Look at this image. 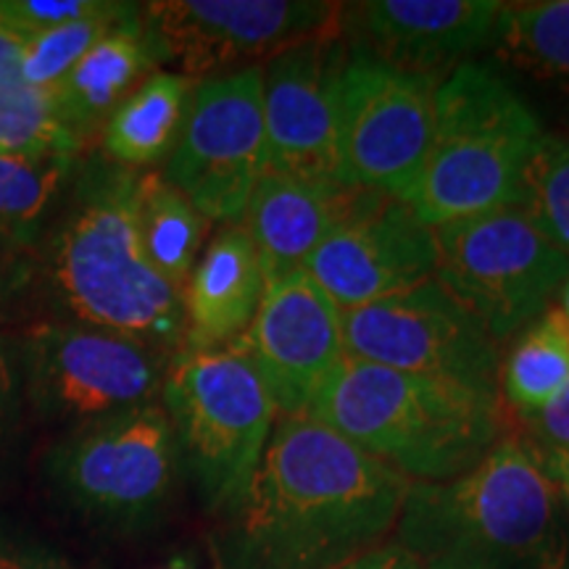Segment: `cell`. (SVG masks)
Here are the masks:
<instances>
[{
    "mask_svg": "<svg viewBox=\"0 0 569 569\" xmlns=\"http://www.w3.org/2000/svg\"><path fill=\"white\" fill-rule=\"evenodd\" d=\"M336 569H422V565L398 543H382Z\"/></svg>",
    "mask_w": 569,
    "mask_h": 569,
    "instance_id": "cell-33",
    "label": "cell"
},
{
    "mask_svg": "<svg viewBox=\"0 0 569 569\" xmlns=\"http://www.w3.org/2000/svg\"><path fill=\"white\" fill-rule=\"evenodd\" d=\"M0 243H6V240H0Z\"/></svg>",
    "mask_w": 569,
    "mask_h": 569,
    "instance_id": "cell-37",
    "label": "cell"
},
{
    "mask_svg": "<svg viewBox=\"0 0 569 569\" xmlns=\"http://www.w3.org/2000/svg\"><path fill=\"white\" fill-rule=\"evenodd\" d=\"M193 80L153 71L113 109L103 124V151L124 169H140L167 159L180 138Z\"/></svg>",
    "mask_w": 569,
    "mask_h": 569,
    "instance_id": "cell-21",
    "label": "cell"
},
{
    "mask_svg": "<svg viewBox=\"0 0 569 569\" xmlns=\"http://www.w3.org/2000/svg\"><path fill=\"white\" fill-rule=\"evenodd\" d=\"M440 80L353 51L340 82L338 177L353 190L407 196L436 130Z\"/></svg>",
    "mask_w": 569,
    "mask_h": 569,
    "instance_id": "cell-9",
    "label": "cell"
},
{
    "mask_svg": "<svg viewBox=\"0 0 569 569\" xmlns=\"http://www.w3.org/2000/svg\"><path fill=\"white\" fill-rule=\"evenodd\" d=\"M156 348L92 325H42L27 343V377L46 415L90 425L151 407L169 367Z\"/></svg>",
    "mask_w": 569,
    "mask_h": 569,
    "instance_id": "cell-13",
    "label": "cell"
},
{
    "mask_svg": "<svg viewBox=\"0 0 569 569\" xmlns=\"http://www.w3.org/2000/svg\"><path fill=\"white\" fill-rule=\"evenodd\" d=\"M11 403H13V377H11L9 359H6L3 348H0V427H3L6 417L11 415Z\"/></svg>",
    "mask_w": 569,
    "mask_h": 569,
    "instance_id": "cell-35",
    "label": "cell"
},
{
    "mask_svg": "<svg viewBox=\"0 0 569 569\" xmlns=\"http://www.w3.org/2000/svg\"><path fill=\"white\" fill-rule=\"evenodd\" d=\"M132 6L106 3L101 11L88 19L71 21L42 34H34L27 42L24 59H21V77L30 88L56 90L67 80V74L77 67V61L103 38L111 27L127 17Z\"/></svg>",
    "mask_w": 569,
    "mask_h": 569,
    "instance_id": "cell-27",
    "label": "cell"
},
{
    "mask_svg": "<svg viewBox=\"0 0 569 569\" xmlns=\"http://www.w3.org/2000/svg\"><path fill=\"white\" fill-rule=\"evenodd\" d=\"M343 11L361 51L411 74L436 77L496 40L503 3L493 0H372Z\"/></svg>",
    "mask_w": 569,
    "mask_h": 569,
    "instance_id": "cell-17",
    "label": "cell"
},
{
    "mask_svg": "<svg viewBox=\"0 0 569 569\" xmlns=\"http://www.w3.org/2000/svg\"><path fill=\"white\" fill-rule=\"evenodd\" d=\"M0 569H71L48 549L0 538Z\"/></svg>",
    "mask_w": 569,
    "mask_h": 569,
    "instance_id": "cell-32",
    "label": "cell"
},
{
    "mask_svg": "<svg viewBox=\"0 0 569 569\" xmlns=\"http://www.w3.org/2000/svg\"><path fill=\"white\" fill-rule=\"evenodd\" d=\"M528 443H530V440H528ZM532 448H536V446H532ZM536 453H538V459L543 461L546 472L551 475V480L559 486L561 498H565L567 515H569V453H565V451H546V448H536Z\"/></svg>",
    "mask_w": 569,
    "mask_h": 569,
    "instance_id": "cell-34",
    "label": "cell"
},
{
    "mask_svg": "<svg viewBox=\"0 0 569 569\" xmlns=\"http://www.w3.org/2000/svg\"><path fill=\"white\" fill-rule=\"evenodd\" d=\"M496 40L511 61L569 96V0L503 3Z\"/></svg>",
    "mask_w": 569,
    "mask_h": 569,
    "instance_id": "cell-24",
    "label": "cell"
},
{
    "mask_svg": "<svg viewBox=\"0 0 569 569\" xmlns=\"http://www.w3.org/2000/svg\"><path fill=\"white\" fill-rule=\"evenodd\" d=\"M351 196L353 188L336 180L282 172L261 174L240 224L253 240L267 280L303 269L343 217Z\"/></svg>",
    "mask_w": 569,
    "mask_h": 569,
    "instance_id": "cell-19",
    "label": "cell"
},
{
    "mask_svg": "<svg viewBox=\"0 0 569 569\" xmlns=\"http://www.w3.org/2000/svg\"><path fill=\"white\" fill-rule=\"evenodd\" d=\"M156 61L159 56L153 42L142 30L138 6H132L53 90L71 138L82 142L92 132L103 130L113 109L146 80Z\"/></svg>",
    "mask_w": 569,
    "mask_h": 569,
    "instance_id": "cell-20",
    "label": "cell"
},
{
    "mask_svg": "<svg viewBox=\"0 0 569 569\" xmlns=\"http://www.w3.org/2000/svg\"><path fill=\"white\" fill-rule=\"evenodd\" d=\"M343 340L348 359L498 393L501 343L436 280L343 311Z\"/></svg>",
    "mask_w": 569,
    "mask_h": 569,
    "instance_id": "cell-11",
    "label": "cell"
},
{
    "mask_svg": "<svg viewBox=\"0 0 569 569\" xmlns=\"http://www.w3.org/2000/svg\"><path fill=\"white\" fill-rule=\"evenodd\" d=\"M559 315H561V319H565V325H567V332H569V277L565 280V284H561V290H559Z\"/></svg>",
    "mask_w": 569,
    "mask_h": 569,
    "instance_id": "cell-36",
    "label": "cell"
},
{
    "mask_svg": "<svg viewBox=\"0 0 569 569\" xmlns=\"http://www.w3.org/2000/svg\"><path fill=\"white\" fill-rule=\"evenodd\" d=\"M436 280L498 343L549 311L569 277V256L551 246L519 206L432 230Z\"/></svg>",
    "mask_w": 569,
    "mask_h": 569,
    "instance_id": "cell-7",
    "label": "cell"
},
{
    "mask_svg": "<svg viewBox=\"0 0 569 569\" xmlns=\"http://www.w3.org/2000/svg\"><path fill=\"white\" fill-rule=\"evenodd\" d=\"M74 153H0V240L21 246L38 230L71 172Z\"/></svg>",
    "mask_w": 569,
    "mask_h": 569,
    "instance_id": "cell-25",
    "label": "cell"
},
{
    "mask_svg": "<svg viewBox=\"0 0 569 569\" xmlns=\"http://www.w3.org/2000/svg\"><path fill=\"white\" fill-rule=\"evenodd\" d=\"M51 480L80 515L106 528L140 530L172 501L180 451L159 403L80 425L53 448Z\"/></svg>",
    "mask_w": 569,
    "mask_h": 569,
    "instance_id": "cell-8",
    "label": "cell"
},
{
    "mask_svg": "<svg viewBox=\"0 0 569 569\" xmlns=\"http://www.w3.org/2000/svg\"><path fill=\"white\" fill-rule=\"evenodd\" d=\"M393 532L422 569H569L565 498L519 432L465 475L409 482Z\"/></svg>",
    "mask_w": 569,
    "mask_h": 569,
    "instance_id": "cell-2",
    "label": "cell"
},
{
    "mask_svg": "<svg viewBox=\"0 0 569 569\" xmlns=\"http://www.w3.org/2000/svg\"><path fill=\"white\" fill-rule=\"evenodd\" d=\"M519 209L540 234L569 256V140L546 134L538 140L522 177Z\"/></svg>",
    "mask_w": 569,
    "mask_h": 569,
    "instance_id": "cell-26",
    "label": "cell"
},
{
    "mask_svg": "<svg viewBox=\"0 0 569 569\" xmlns=\"http://www.w3.org/2000/svg\"><path fill=\"white\" fill-rule=\"evenodd\" d=\"M409 480L309 415L280 417L227 511V569H336L396 530Z\"/></svg>",
    "mask_w": 569,
    "mask_h": 569,
    "instance_id": "cell-1",
    "label": "cell"
},
{
    "mask_svg": "<svg viewBox=\"0 0 569 569\" xmlns=\"http://www.w3.org/2000/svg\"><path fill=\"white\" fill-rule=\"evenodd\" d=\"M182 467L203 503L227 515L246 493L280 419L243 346L177 351L161 388Z\"/></svg>",
    "mask_w": 569,
    "mask_h": 569,
    "instance_id": "cell-6",
    "label": "cell"
},
{
    "mask_svg": "<svg viewBox=\"0 0 569 569\" xmlns=\"http://www.w3.org/2000/svg\"><path fill=\"white\" fill-rule=\"evenodd\" d=\"M138 222L151 264L182 293L201 253L209 219L163 174H140Z\"/></svg>",
    "mask_w": 569,
    "mask_h": 569,
    "instance_id": "cell-23",
    "label": "cell"
},
{
    "mask_svg": "<svg viewBox=\"0 0 569 569\" xmlns=\"http://www.w3.org/2000/svg\"><path fill=\"white\" fill-rule=\"evenodd\" d=\"M348 59L340 27L293 42L264 61L267 172L336 180L340 82Z\"/></svg>",
    "mask_w": 569,
    "mask_h": 569,
    "instance_id": "cell-15",
    "label": "cell"
},
{
    "mask_svg": "<svg viewBox=\"0 0 569 569\" xmlns=\"http://www.w3.org/2000/svg\"><path fill=\"white\" fill-rule=\"evenodd\" d=\"M280 417L309 415L311 403L348 359L343 311L296 269L267 280L259 311L240 338Z\"/></svg>",
    "mask_w": 569,
    "mask_h": 569,
    "instance_id": "cell-16",
    "label": "cell"
},
{
    "mask_svg": "<svg viewBox=\"0 0 569 569\" xmlns=\"http://www.w3.org/2000/svg\"><path fill=\"white\" fill-rule=\"evenodd\" d=\"M80 142L63 124L56 92L30 84L0 90V153H77Z\"/></svg>",
    "mask_w": 569,
    "mask_h": 569,
    "instance_id": "cell-28",
    "label": "cell"
},
{
    "mask_svg": "<svg viewBox=\"0 0 569 569\" xmlns=\"http://www.w3.org/2000/svg\"><path fill=\"white\" fill-rule=\"evenodd\" d=\"M264 172L261 67L206 77L190 96L163 180L174 184L209 222L234 224Z\"/></svg>",
    "mask_w": 569,
    "mask_h": 569,
    "instance_id": "cell-10",
    "label": "cell"
},
{
    "mask_svg": "<svg viewBox=\"0 0 569 569\" xmlns=\"http://www.w3.org/2000/svg\"><path fill=\"white\" fill-rule=\"evenodd\" d=\"M567 382L569 332L559 309H549L517 332L507 356H501L498 398L519 419L549 403Z\"/></svg>",
    "mask_w": 569,
    "mask_h": 569,
    "instance_id": "cell-22",
    "label": "cell"
},
{
    "mask_svg": "<svg viewBox=\"0 0 569 569\" xmlns=\"http://www.w3.org/2000/svg\"><path fill=\"white\" fill-rule=\"evenodd\" d=\"M27 42H30L27 34L13 30L9 21L0 19V90L27 84L21 77V59H24Z\"/></svg>",
    "mask_w": 569,
    "mask_h": 569,
    "instance_id": "cell-31",
    "label": "cell"
},
{
    "mask_svg": "<svg viewBox=\"0 0 569 569\" xmlns=\"http://www.w3.org/2000/svg\"><path fill=\"white\" fill-rule=\"evenodd\" d=\"M138 177L109 159L88 161L53 240L51 274L82 325L122 332L167 356L182 348V293L142 248Z\"/></svg>",
    "mask_w": 569,
    "mask_h": 569,
    "instance_id": "cell-4",
    "label": "cell"
},
{
    "mask_svg": "<svg viewBox=\"0 0 569 569\" xmlns=\"http://www.w3.org/2000/svg\"><path fill=\"white\" fill-rule=\"evenodd\" d=\"M309 417L409 482L465 475L509 436L498 393L346 359Z\"/></svg>",
    "mask_w": 569,
    "mask_h": 569,
    "instance_id": "cell-3",
    "label": "cell"
},
{
    "mask_svg": "<svg viewBox=\"0 0 569 569\" xmlns=\"http://www.w3.org/2000/svg\"><path fill=\"white\" fill-rule=\"evenodd\" d=\"M540 122L511 84L465 61L436 92V130L401 198L430 230L519 203Z\"/></svg>",
    "mask_w": 569,
    "mask_h": 569,
    "instance_id": "cell-5",
    "label": "cell"
},
{
    "mask_svg": "<svg viewBox=\"0 0 569 569\" xmlns=\"http://www.w3.org/2000/svg\"><path fill=\"white\" fill-rule=\"evenodd\" d=\"M140 21L159 61H177L193 80L259 67L293 42L340 30L343 9L298 0H169L142 6Z\"/></svg>",
    "mask_w": 569,
    "mask_h": 569,
    "instance_id": "cell-12",
    "label": "cell"
},
{
    "mask_svg": "<svg viewBox=\"0 0 569 569\" xmlns=\"http://www.w3.org/2000/svg\"><path fill=\"white\" fill-rule=\"evenodd\" d=\"M267 277L243 224H224L211 238L182 288L184 338L180 351L238 343L251 327Z\"/></svg>",
    "mask_w": 569,
    "mask_h": 569,
    "instance_id": "cell-18",
    "label": "cell"
},
{
    "mask_svg": "<svg viewBox=\"0 0 569 569\" xmlns=\"http://www.w3.org/2000/svg\"><path fill=\"white\" fill-rule=\"evenodd\" d=\"M303 269L340 311H351L432 280L436 234L401 198L353 190Z\"/></svg>",
    "mask_w": 569,
    "mask_h": 569,
    "instance_id": "cell-14",
    "label": "cell"
},
{
    "mask_svg": "<svg viewBox=\"0 0 569 569\" xmlns=\"http://www.w3.org/2000/svg\"><path fill=\"white\" fill-rule=\"evenodd\" d=\"M103 6L106 3H92V0H3L0 19L9 21L13 30L27 38H34L71 21L88 19Z\"/></svg>",
    "mask_w": 569,
    "mask_h": 569,
    "instance_id": "cell-29",
    "label": "cell"
},
{
    "mask_svg": "<svg viewBox=\"0 0 569 569\" xmlns=\"http://www.w3.org/2000/svg\"><path fill=\"white\" fill-rule=\"evenodd\" d=\"M519 436L536 448L569 453V382L528 417H519Z\"/></svg>",
    "mask_w": 569,
    "mask_h": 569,
    "instance_id": "cell-30",
    "label": "cell"
}]
</instances>
